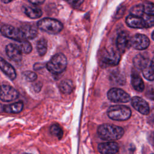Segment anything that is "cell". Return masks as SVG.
Returning a JSON list of instances; mask_svg holds the SVG:
<instances>
[{
	"label": "cell",
	"instance_id": "836d02e7",
	"mask_svg": "<svg viewBox=\"0 0 154 154\" xmlns=\"http://www.w3.org/2000/svg\"><path fill=\"white\" fill-rule=\"evenodd\" d=\"M41 63H36V64H35L34 65V66H33V68H34V70H38V69H40L41 68H42V67H41Z\"/></svg>",
	"mask_w": 154,
	"mask_h": 154
},
{
	"label": "cell",
	"instance_id": "d6a6232c",
	"mask_svg": "<svg viewBox=\"0 0 154 154\" xmlns=\"http://www.w3.org/2000/svg\"><path fill=\"white\" fill-rule=\"evenodd\" d=\"M42 83L39 84V83L38 82V83H37V84L34 85V90L36 92H39L40 90V89H41V88H42Z\"/></svg>",
	"mask_w": 154,
	"mask_h": 154
},
{
	"label": "cell",
	"instance_id": "277c9868",
	"mask_svg": "<svg viewBox=\"0 0 154 154\" xmlns=\"http://www.w3.org/2000/svg\"><path fill=\"white\" fill-rule=\"evenodd\" d=\"M37 27L42 31L49 34L59 33L63 28V24L58 20L52 18H44L37 22Z\"/></svg>",
	"mask_w": 154,
	"mask_h": 154
},
{
	"label": "cell",
	"instance_id": "74e56055",
	"mask_svg": "<svg viewBox=\"0 0 154 154\" xmlns=\"http://www.w3.org/2000/svg\"><path fill=\"white\" fill-rule=\"evenodd\" d=\"M23 154H28V153H23Z\"/></svg>",
	"mask_w": 154,
	"mask_h": 154
},
{
	"label": "cell",
	"instance_id": "8d00e7d4",
	"mask_svg": "<svg viewBox=\"0 0 154 154\" xmlns=\"http://www.w3.org/2000/svg\"><path fill=\"white\" fill-rule=\"evenodd\" d=\"M152 65H153V67H154V58H153V60H152Z\"/></svg>",
	"mask_w": 154,
	"mask_h": 154
},
{
	"label": "cell",
	"instance_id": "1f68e13d",
	"mask_svg": "<svg viewBox=\"0 0 154 154\" xmlns=\"http://www.w3.org/2000/svg\"><path fill=\"white\" fill-rule=\"evenodd\" d=\"M31 4L34 5H41L44 3L45 0H28Z\"/></svg>",
	"mask_w": 154,
	"mask_h": 154
},
{
	"label": "cell",
	"instance_id": "f1b7e54d",
	"mask_svg": "<svg viewBox=\"0 0 154 154\" xmlns=\"http://www.w3.org/2000/svg\"><path fill=\"white\" fill-rule=\"evenodd\" d=\"M146 96L150 99L154 100V84L147 87L146 91Z\"/></svg>",
	"mask_w": 154,
	"mask_h": 154
},
{
	"label": "cell",
	"instance_id": "5b68a950",
	"mask_svg": "<svg viewBox=\"0 0 154 154\" xmlns=\"http://www.w3.org/2000/svg\"><path fill=\"white\" fill-rule=\"evenodd\" d=\"M107 114L110 119L114 120L124 121L130 118L131 110L125 105H112L108 108Z\"/></svg>",
	"mask_w": 154,
	"mask_h": 154
},
{
	"label": "cell",
	"instance_id": "8fae6325",
	"mask_svg": "<svg viewBox=\"0 0 154 154\" xmlns=\"http://www.w3.org/2000/svg\"><path fill=\"white\" fill-rule=\"evenodd\" d=\"M120 60V54L119 51H109L105 52L102 56V61L104 64L115 66L119 64Z\"/></svg>",
	"mask_w": 154,
	"mask_h": 154
},
{
	"label": "cell",
	"instance_id": "ba28073f",
	"mask_svg": "<svg viewBox=\"0 0 154 154\" xmlns=\"http://www.w3.org/2000/svg\"><path fill=\"white\" fill-rule=\"evenodd\" d=\"M19 96L17 91L8 85H0V99L3 102H11Z\"/></svg>",
	"mask_w": 154,
	"mask_h": 154
},
{
	"label": "cell",
	"instance_id": "52a82bcc",
	"mask_svg": "<svg viewBox=\"0 0 154 154\" xmlns=\"http://www.w3.org/2000/svg\"><path fill=\"white\" fill-rule=\"evenodd\" d=\"M107 97L109 100L116 103H126L131 99L129 94L118 88H111L108 91Z\"/></svg>",
	"mask_w": 154,
	"mask_h": 154
},
{
	"label": "cell",
	"instance_id": "83f0119b",
	"mask_svg": "<svg viewBox=\"0 0 154 154\" xmlns=\"http://www.w3.org/2000/svg\"><path fill=\"white\" fill-rule=\"evenodd\" d=\"M23 76L25 77V78L29 82H32L36 80L37 78V75L35 73L31 72V71H25L23 73Z\"/></svg>",
	"mask_w": 154,
	"mask_h": 154
},
{
	"label": "cell",
	"instance_id": "cb8c5ba5",
	"mask_svg": "<svg viewBox=\"0 0 154 154\" xmlns=\"http://www.w3.org/2000/svg\"><path fill=\"white\" fill-rule=\"evenodd\" d=\"M50 132L52 135L60 140L63 135V131L61 128L57 124L52 125L50 128Z\"/></svg>",
	"mask_w": 154,
	"mask_h": 154
},
{
	"label": "cell",
	"instance_id": "9a60e30c",
	"mask_svg": "<svg viewBox=\"0 0 154 154\" xmlns=\"http://www.w3.org/2000/svg\"><path fill=\"white\" fill-rule=\"evenodd\" d=\"M0 69L11 80H14L16 78V72L14 67L1 57Z\"/></svg>",
	"mask_w": 154,
	"mask_h": 154
},
{
	"label": "cell",
	"instance_id": "4dcf8cb0",
	"mask_svg": "<svg viewBox=\"0 0 154 154\" xmlns=\"http://www.w3.org/2000/svg\"><path fill=\"white\" fill-rule=\"evenodd\" d=\"M70 5L73 7H79L84 2V0H64Z\"/></svg>",
	"mask_w": 154,
	"mask_h": 154
},
{
	"label": "cell",
	"instance_id": "30bf717a",
	"mask_svg": "<svg viewBox=\"0 0 154 154\" xmlns=\"http://www.w3.org/2000/svg\"><path fill=\"white\" fill-rule=\"evenodd\" d=\"M132 106L139 112L144 115H148L150 108L147 102L143 98L138 96H134L131 99Z\"/></svg>",
	"mask_w": 154,
	"mask_h": 154
},
{
	"label": "cell",
	"instance_id": "7a4b0ae2",
	"mask_svg": "<svg viewBox=\"0 0 154 154\" xmlns=\"http://www.w3.org/2000/svg\"><path fill=\"white\" fill-rule=\"evenodd\" d=\"M134 63L137 69L141 70L146 79L149 81L154 80V67L151 60L143 56L137 55L134 60Z\"/></svg>",
	"mask_w": 154,
	"mask_h": 154
},
{
	"label": "cell",
	"instance_id": "8992f818",
	"mask_svg": "<svg viewBox=\"0 0 154 154\" xmlns=\"http://www.w3.org/2000/svg\"><path fill=\"white\" fill-rule=\"evenodd\" d=\"M0 32L4 36L15 40L17 42L26 40L20 28H17L11 25H3L0 29Z\"/></svg>",
	"mask_w": 154,
	"mask_h": 154
},
{
	"label": "cell",
	"instance_id": "9c48e42d",
	"mask_svg": "<svg viewBox=\"0 0 154 154\" xmlns=\"http://www.w3.org/2000/svg\"><path fill=\"white\" fill-rule=\"evenodd\" d=\"M130 44L136 49L143 50L148 48L150 45V40L146 35L137 34L131 38Z\"/></svg>",
	"mask_w": 154,
	"mask_h": 154
},
{
	"label": "cell",
	"instance_id": "7c38bea8",
	"mask_svg": "<svg viewBox=\"0 0 154 154\" xmlns=\"http://www.w3.org/2000/svg\"><path fill=\"white\" fill-rule=\"evenodd\" d=\"M5 52L8 57L12 61L15 62H19L21 61L22 58V53L16 44H8L6 46Z\"/></svg>",
	"mask_w": 154,
	"mask_h": 154
},
{
	"label": "cell",
	"instance_id": "e575fe53",
	"mask_svg": "<svg viewBox=\"0 0 154 154\" xmlns=\"http://www.w3.org/2000/svg\"><path fill=\"white\" fill-rule=\"evenodd\" d=\"M12 1H13V0H1V1H2L3 3H5V4L9 3V2H11Z\"/></svg>",
	"mask_w": 154,
	"mask_h": 154
},
{
	"label": "cell",
	"instance_id": "4316f807",
	"mask_svg": "<svg viewBox=\"0 0 154 154\" xmlns=\"http://www.w3.org/2000/svg\"><path fill=\"white\" fill-rule=\"evenodd\" d=\"M142 18L144 20L146 27L154 26V15H147L144 14Z\"/></svg>",
	"mask_w": 154,
	"mask_h": 154
},
{
	"label": "cell",
	"instance_id": "ac0fdd59",
	"mask_svg": "<svg viewBox=\"0 0 154 154\" xmlns=\"http://www.w3.org/2000/svg\"><path fill=\"white\" fill-rule=\"evenodd\" d=\"M23 13L31 19H37L42 16L43 13L39 8L34 6L25 5L22 7Z\"/></svg>",
	"mask_w": 154,
	"mask_h": 154
},
{
	"label": "cell",
	"instance_id": "603a6c76",
	"mask_svg": "<svg viewBox=\"0 0 154 154\" xmlns=\"http://www.w3.org/2000/svg\"><path fill=\"white\" fill-rule=\"evenodd\" d=\"M17 46L19 47L22 54H28L30 53L32 51V46L31 44L27 40H24L20 42H18Z\"/></svg>",
	"mask_w": 154,
	"mask_h": 154
},
{
	"label": "cell",
	"instance_id": "e0dca14e",
	"mask_svg": "<svg viewBox=\"0 0 154 154\" xmlns=\"http://www.w3.org/2000/svg\"><path fill=\"white\" fill-rule=\"evenodd\" d=\"M126 23L131 28H143L146 27L144 20L142 17L135 16L131 14L126 17Z\"/></svg>",
	"mask_w": 154,
	"mask_h": 154
},
{
	"label": "cell",
	"instance_id": "7402d4cb",
	"mask_svg": "<svg viewBox=\"0 0 154 154\" xmlns=\"http://www.w3.org/2000/svg\"><path fill=\"white\" fill-rule=\"evenodd\" d=\"M36 49L40 56L45 55L47 52L48 49L47 40L44 38H40L37 43Z\"/></svg>",
	"mask_w": 154,
	"mask_h": 154
},
{
	"label": "cell",
	"instance_id": "3957f363",
	"mask_svg": "<svg viewBox=\"0 0 154 154\" xmlns=\"http://www.w3.org/2000/svg\"><path fill=\"white\" fill-rule=\"evenodd\" d=\"M67 64V61L66 56L61 53H58L54 55L48 62L46 68L51 73L57 75L65 70Z\"/></svg>",
	"mask_w": 154,
	"mask_h": 154
},
{
	"label": "cell",
	"instance_id": "4fadbf2b",
	"mask_svg": "<svg viewBox=\"0 0 154 154\" xmlns=\"http://www.w3.org/2000/svg\"><path fill=\"white\" fill-rule=\"evenodd\" d=\"M131 38L129 35L125 32H121L119 34L116 40V46L120 53H123L126 49L131 46Z\"/></svg>",
	"mask_w": 154,
	"mask_h": 154
},
{
	"label": "cell",
	"instance_id": "6da1fadb",
	"mask_svg": "<svg viewBox=\"0 0 154 154\" xmlns=\"http://www.w3.org/2000/svg\"><path fill=\"white\" fill-rule=\"evenodd\" d=\"M99 137L104 140H116L120 138L124 134L122 128L110 124H103L97 129Z\"/></svg>",
	"mask_w": 154,
	"mask_h": 154
},
{
	"label": "cell",
	"instance_id": "44dd1931",
	"mask_svg": "<svg viewBox=\"0 0 154 154\" xmlns=\"http://www.w3.org/2000/svg\"><path fill=\"white\" fill-rule=\"evenodd\" d=\"M59 88L60 91L64 94H70L74 89V85L73 82L70 79H65L62 81L60 85Z\"/></svg>",
	"mask_w": 154,
	"mask_h": 154
},
{
	"label": "cell",
	"instance_id": "f546056e",
	"mask_svg": "<svg viewBox=\"0 0 154 154\" xmlns=\"http://www.w3.org/2000/svg\"><path fill=\"white\" fill-rule=\"evenodd\" d=\"M135 150V147L134 144H130L127 145L123 149V154H133Z\"/></svg>",
	"mask_w": 154,
	"mask_h": 154
},
{
	"label": "cell",
	"instance_id": "d4e9b609",
	"mask_svg": "<svg viewBox=\"0 0 154 154\" xmlns=\"http://www.w3.org/2000/svg\"><path fill=\"white\" fill-rule=\"evenodd\" d=\"M130 13L131 15L142 17V16L144 14L143 4L136 5L132 7L130 10Z\"/></svg>",
	"mask_w": 154,
	"mask_h": 154
},
{
	"label": "cell",
	"instance_id": "d590c367",
	"mask_svg": "<svg viewBox=\"0 0 154 154\" xmlns=\"http://www.w3.org/2000/svg\"><path fill=\"white\" fill-rule=\"evenodd\" d=\"M152 39L154 40V31H153V32H152Z\"/></svg>",
	"mask_w": 154,
	"mask_h": 154
},
{
	"label": "cell",
	"instance_id": "ffe728a7",
	"mask_svg": "<svg viewBox=\"0 0 154 154\" xmlns=\"http://www.w3.org/2000/svg\"><path fill=\"white\" fill-rule=\"evenodd\" d=\"M23 108L22 102H17L10 105H7L4 106V111L5 112L10 114H17L22 111Z\"/></svg>",
	"mask_w": 154,
	"mask_h": 154
},
{
	"label": "cell",
	"instance_id": "484cf974",
	"mask_svg": "<svg viewBox=\"0 0 154 154\" xmlns=\"http://www.w3.org/2000/svg\"><path fill=\"white\" fill-rule=\"evenodd\" d=\"M144 13L147 15H154V4L152 2H145L143 4Z\"/></svg>",
	"mask_w": 154,
	"mask_h": 154
},
{
	"label": "cell",
	"instance_id": "d6986e66",
	"mask_svg": "<svg viewBox=\"0 0 154 154\" xmlns=\"http://www.w3.org/2000/svg\"><path fill=\"white\" fill-rule=\"evenodd\" d=\"M131 84L133 88L137 91L141 92L144 89V84L143 79L138 73L133 72L131 75Z\"/></svg>",
	"mask_w": 154,
	"mask_h": 154
},
{
	"label": "cell",
	"instance_id": "5bb4252c",
	"mask_svg": "<svg viewBox=\"0 0 154 154\" xmlns=\"http://www.w3.org/2000/svg\"><path fill=\"white\" fill-rule=\"evenodd\" d=\"M97 148L101 154H117L119 150V145L116 142L100 143Z\"/></svg>",
	"mask_w": 154,
	"mask_h": 154
},
{
	"label": "cell",
	"instance_id": "f35d334b",
	"mask_svg": "<svg viewBox=\"0 0 154 154\" xmlns=\"http://www.w3.org/2000/svg\"><path fill=\"white\" fill-rule=\"evenodd\" d=\"M153 154H154V153H153Z\"/></svg>",
	"mask_w": 154,
	"mask_h": 154
},
{
	"label": "cell",
	"instance_id": "2e32d148",
	"mask_svg": "<svg viewBox=\"0 0 154 154\" xmlns=\"http://www.w3.org/2000/svg\"><path fill=\"white\" fill-rule=\"evenodd\" d=\"M20 29L23 33V35L26 40L32 39L37 37L38 32L37 28L33 25L29 23L23 24Z\"/></svg>",
	"mask_w": 154,
	"mask_h": 154
}]
</instances>
